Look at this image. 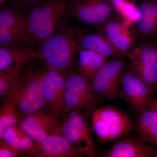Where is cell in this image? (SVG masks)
Returning a JSON list of instances; mask_svg holds the SVG:
<instances>
[{"instance_id": "obj_1", "label": "cell", "mask_w": 157, "mask_h": 157, "mask_svg": "<svg viewBox=\"0 0 157 157\" xmlns=\"http://www.w3.org/2000/svg\"><path fill=\"white\" fill-rule=\"evenodd\" d=\"M69 11L70 7L64 0H50L31 9L26 20L27 45L33 47L52 36Z\"/></svg>"}, {"instance_id": "obj_2", "label": "cell", "mask_w": 157, "mask_h": 157, "mask_svg": "<svg viewBox=\"0 0 157 157\" xmlns=\"http://www.w3.org/2000/svg\"><path fill=\"white\" fill-rule=\"evenodd\" d=\"M91 118L93 131L101 143L117 141L134 129L128 115L114 106L94 108Z\"/></svg>"}, {"instance_id": "obj_3", "label": "cell", "mask_w": 157, "mask_h": 157, "mask_svg": "<svg viewBox=\"0 0 157 157\" xmlns=\"http://www.w3.org/2000/svg\"><path fill=\"white\" fill-rule=\"evenodd\" d=\"M79 36L71 30L55 33L42 42L41 58L50 69L60 72L67 70L74 62Z\"/></svg>"}, {"instance_id": "obj_4", "label": "cell", "mask_w": 157, "mask_h": 157, "mask_svg": "<svg viewBox=\"0 0 157 157\" xmlns=\"http://www.w3.org/2000/svg\"><path fill=\"white\" fill-rule=\"evenodd\" d=\"M65 89L64 114L72 110H92L101 102L100 96L94 89L92 84L80 74L68 76Z\"/></svg>"}, {"instance_id": "obj_5", "label": "cell", "mask_w": 157, "mask_h": 157, "mask_svg": "<svg viewBox=\"0 0 157 157\" xmlns=\"http://www.w3.org/2000/svg\"><path fill=\"white\" fill-rule=\"evenodd\" d=\"M43 74L26 72L15 88L17 108L24 116L42 109L47 103L42 86Z\"/></svg>"}, {"instance_id": "obj_6", "label": "cell", "mask_w": 157, "mask_h": 157, "mask_svg": "<svg viewBox=\"0 0 157 157\" xmlns=\"http://www.w3.org/2000/svg\"><path fill=\"white\" fill-rule=\"evenodd\" d=\"M62 136L72 145L80 149L86 157H95L98 148L94 142L87 121L78 110L68 113L60 128Z\"/></svg>"}, {"instance_id": "obj_7", "label": "cell", "mask_w": 157, "mask_h": 157, "mask_svg": "<svg viewBox=\"0 0 157 157\" xmlns=\"http://www.w3.org/2000/svg\"><path fill=\"white\" fill-rule=\"evenodd\" d=\"M129 71L153 91L157 67V47L153 42H145L129 52Z\"/></svg>"}, {"instance_id": "obj_8", "label": "cell", "mask_w": 157, "mask_h": 157, "mask_svg": "<svg viewBox=\"0 0 157 157\" xmlns=\"http://www.w3.org/2000/svg\"><path fill=\"white\" fill-rule=\"evenodd\" d=\"M126 67L122 59L108 61L97 73L92 82L93 87L99 95L110 100L119 97V87Z\"/></svg>"}, {"instance_id": "obj_9", "label": "cell", "mask_w": 157, "mask_h": 157, "mask_svg": "<svg viewBox=\"0 0 157 157\" xmlns=\"http://www.w3.org/2000/svg\"><path fill=\"white\" fill-rule=\"evenodd\" d=\"M116 9L108 0H79L74 3L70 11L86 25L102 28L113 17Z\"/></svg>"}, {"instance_id": "obj_10", "label": "cell", "mask_w": 157, "mask_h": 157, "mask_svg": "<svg viewBox=\"0 0 157 157\" xmlns=\"http://www.w3.org/2000/svg\"><path fill=\"white\" fill-rule=\"evenodd\" d=\"M59 117L51 108L43 107L24 117L19 121V127L37 142H41L54 132L60 130Z\"/></svg>"}, {"instance_id": "obj_11", "label": "cell", "mask_w": 157, "mask_h": 157, "mask_svg": "<svg viewBox=\"0 0 157 157\" xmlns=\"http://www.w3.org/2000/svg\"><path fill=\"white\" fill-rule=\"evenodd\" d=\"M122 83V89L120 91L119 96L127 101L136 113L148 109L152 99V90L129 71L124 74Z\"/></svg>"}, {"instance_id": "obj_12", "label": "cell", "mask_w": 157, "mask_h": 157, "mask_svg": "<svg viewBox=\"0 0 157 157\" xmlns=\"http://www.w3.org/2000/svg\"><path fill=\"white\" fill-rule=\"evenodd\" d=\"M66 78L60 71L50 68L43 73L42 76V86L46 101L59 117L64 113Z\"/></svg>"}, {"instance_id": "obj_13", "label": "cell", "mask_w": 157, "mask_h": 157, "mask_svg": "<svg viewBox=\"0 0 157 157\" xmlns=\"http://www.w3.org/2000/svg\"><path fill=\"white\" fill-rule=\"evenodd\" d=\"M59 131L54 132L41 142H37L31 155L43 157L86 156L84 152L62 136Z\"/></svg>"}, {"instance_id": "obj_14", "label": "cell", "mask_w": 157, "mask_h": 157, "mask_svg": "<svg viewBox=\"0 0 157 157\" xmlns=\"http://www.w3.org/2000/svg\"><path fill=\"white\" fill-rule=\"evenodd\" d=\"M152 146L144 142L137 136L128 134L116 141L102 154L104 157H155Z\"/></svg>"}, {"instance_id": "obj_15", "label": "cell", "mask_w": 157, "mask_h": 157, "mask_svg": "<svg viewBox=\"0 0 157 157\" xmlns=\"http://www.w3.org/2000/svg\"><path fill=\"white\" fill-rule=\"evenodd\" d=\"M137 9L139 17L135 22L137 36L142 38L154 36L157 34V2H144Z\"/></svg>"}, {"instance_id": "obj_16", "label": "cell", "mask_w": 157, "mask_h": 157, "mask_svg": "<svg viewBox=\"0 0 157 157\" xmlns=\"http://www.w3.org/2000/svg\"><path fill=\"white\" fill-rule=\"evenodd\" d=\"M41 57L40 52L29 45L1 47L0 70L12 65L27 64Z\"/></svg>"}, {"instance_id": "obj_17", "label": "cell", "mask_w": 157, "mask_h": 157, "mask_svg": "<svg viewBox=\"0 0 157 157\" xmlns=\"http://www.w3.org/2000/svg\"><path fill=\"white\" fill-rule=\"evenodd\" d=\"M105 37L121 56L127 55L133 47L131 38L124 30L123 23L113 17L103 26Z\"/></svg>"}, {"instance_id": "obj_18", "label": "cell", "mask_w": 157, "mask_h": 157, "mask_svg": "<svg viewBox=\"0 0 157 157\" xmlns=\"http://www.w3.org/2000/svg\"><path fill=\"white\" fill-rule=\"evenodd\" d=\"M136 136L152 146L157 147V115L150 109L137 113L134 122Z\"/></svg>"}, {"instance_id": "obj_19", "label": "cell", "mask_w": 157, "mask_h": 157, "mask_svg": "<svg viewBox=\"0 0 157 157\" xmlns=\"http://www.w3.org/2000/svg\"><path fill=\"white\" fill-rule=\"evenodd\" d=\"M108 61L107 58L80 47L78 54V71L92 84L97 73Z\"/></svg>"}, {"instance_id": "obj_20", "label": "cell", "mask_w": 157, "mask_h": 157, "mask_svg": "<svg viewBox=\"0 0 157 157\" xmlns=\"http://www.w3.org/2000/svg\"><path fill=\"white\" fill-rule=\"evenodd\" d=\"M15 151L32 152L35 147L33 139L17 124L6 129L0 138Z\"/></svg>"}, {"instance_id": "obj_21", "label": "cell", "mask_w": 157, "mask_h": 157, "mask_svg": "<svg viewBox=\"0 0 157 157\" xmlns=\"http://www.w3.org/2000/svg\"><path fill=\"white\" fill-rule=\"evenodd\" d=\"M79 44L80 48L92 51L107 58L121 56L106 37L98 34L81 36Z\"/></svg>"}, {"instance_id": "obj_22", "label": "cell", "mask_w": 157, "mask_h": 157, "mask_svg": "<svg viewBox=\"0 0 157 157\" xmlns=\"http://www.w3.org/2000/svg\"><path fill=\"white\" fill-rule=\"evenodd\" d=\"M24 66L14 64L0 70V96L3 99L12 94L23 74Z\"/></svg>"}, {"instance_id": "obj_23", "label": "cell", "mask_w": 157, "mask_h": 157, "mask_svg": "<svg viewBox=\"0 0 157 157\" xmlns=\"http://www.w3.org/2000/svg\"><path fill=\"white\" fill-rule=\"evenodd\" d=\"M20 113L17 106L15 89L10 97L4 99L0 109V138L6 129L16 124Z\"/></svg>"}, {"instance_id": "obj_24", "label": "cell", "mask_w": 157, "mask_h": 157, "mask_svg": "<svg viewBox=\"0 0 157 157\" xmlns=\"http://www.w3.org/2000/svg\"><path fill=\"white\" fill-rule=\"evenodd\" d=\"M25 22L10 28L0 29L1 47L27 45Z\"/></svg>"}, {"instance_id": "obj_25", "label": "cell", "mask_w": 157, "mask_h": 157, "mask_svg": "<svg viewBox=\"0 0 157 157\" xmlns=\"http://www.w3.org/2000/svg\"><path fill=\"white\" fill-rule=\"evenodd\" d=\"M26 15L9 8L0 11V29L10 28L25 22Z\"/></svg>"}, {"instance_id": "obj_26", "label": "cell", "mask_w": 157, "mask_h": 157, "mask_svg": "<svg viewBox=\"0 0 157 157\" xmlns=\"http://www.w3.org/2000/svg\"><path fill=\"white\" fill-rule=\"evenodd\" d=\"M128 22H135L139 17L137 8L127 1L117 11Z\"/></svg>"}, {"instance_id": "obj_27", "label": "cell", "mask_w": 157, "mask_h": 157, "mask_svg": "<svg viewBox=\"0 0 157 157\" xmlns=\"http://www.w3.org/2000/svg\"><path fill=\"white\" fill-rule=\"evenodd\" d=\"M18 154V152L9 147L3 140H1L0 157H14L16 156Z\"/></svg>"}, {"instance_id": "obj_28", "label": "cell", "mask_w": 157, "mask_h": 157, "mask_svg": "<svg viewBox=\"0 0 157 157\" xmlns=\"http://www.w3.org/2000/svg\"><path fill=\"white\" fill-rule=\"evenodd\" d=\"M127 1L128 0H110V2L116 10L118 11Z\"/></svg>"}, {"instance_id": "obj_29", "label": "cell", "mask_w": 157, "mask_h": 157, "mask_svg": "<svg viewBox=\"0 0 157 157\" xmlns=\"http://www.w3.org/2000/svg\"><path fill=\"white\" fill-rule=\"evenodd\" d=\"M148 109L154 112L157 115V102L155 101L154 99H152Z\"/></svg>"}, {"instance_id": "obj_30", "label": "cell", "mask_w": 157, "mask_h": 157, "mask_svg": "<svg viewBox=\"0 0 157 157\" xmlns=\"http://www.w3.org/2000/svg\"><path fill=\"white\" fill-rule=\"evenodd\" d=\"M17 1L21 2L26 3V4H31V3L36 2L39 0H17Z\"/></svg>"}, {"instance_id": "obj_31", "label": "cell", "mask_w": 157, "mask_h": 157, "mask_svg": "<svg viewBox=\"0 0 157 157\" xmlns=\"http://www.w3.org/2000/svg\"><path fill=\"white\" fill-rule=\"evenodd\" d=\"M155 84L156 87L157 88V67L156 71L155 78Z\"/></svg>"}, {"instance_id": "obj_32", "label": "cell", "mask_w": 157, "mask_h": 157, "mask_svg": "<svg viewBox=\"0 0 157 157\" xmlns=\"http://www.w3.org/2000/svg\"><path fill=\"white\" fill-rule=\"evenodd\" d=\"M154 37L155 40V42H156V43L157 44V34L156 35H155V36H154Z\"/></svg>"}, {"instance_id": "obj_33", "label": "cell", "mask_w": 157, "mask_h": 157, "mask_svg": "<svg viewBox=\"0 0 157 157\" xmlns=\"http://www.w3.org/2000/svg\"><path fill=\"white\" fill-rule=\"evenodd\" d=\"M5 0H0V3L2 4V3H3L4 2H5Z\"/></svg>"}, {"instance_id": "obj_34", "label": "cell", "mask_w": 157, "mask_h": 157, "mask_svg": "<svg viewBox=\"0 0 157 157\" xmlns=\"http://www.w3.org/2000/svg\"><path fill=\"white\" fill-rule=\"evenodd\" d=\"M155 157H157V149L156 150V151H155Z\"/></svg>"}, {"instance_id": "obj_35", "label": "cell", "mask_w": 157, "mask_h": 157, "mask_svg": "<svg viewBox=\"0 0 157 157\" xmlns=\"http://www.w3.org/2000/svg\"><path fill=\"white\" fill-rule=\"evenodd\" d=\"M154 100H155V101H156V102H157V98H154Z\"/></svg>"}]
</instances>
